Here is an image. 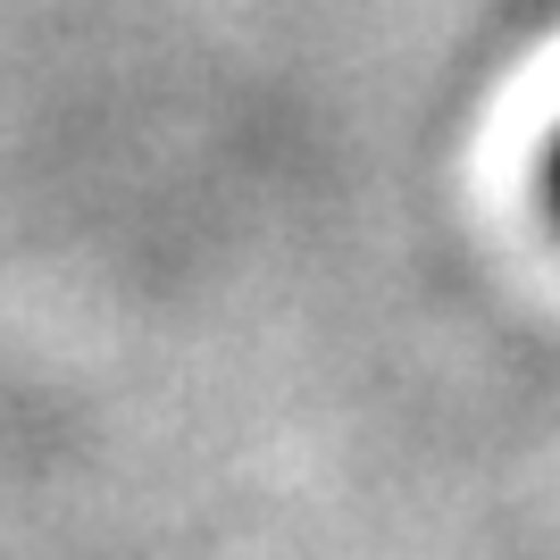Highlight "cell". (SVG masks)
Segmentation results:
<instances>
[{"instance_id":"obj_1","label":"cell","mask_w":560,"mask_h":560,"mask_svg":"<svg viewBox=\"0 0 560 560\" xmlns=\"http://www.w3.org/2000/svg\"><path fill=\"white\" fill-rule=\"evenodd\" d=\"M552 210H560V142H552Z\"/></svg>"}]
</instances>
